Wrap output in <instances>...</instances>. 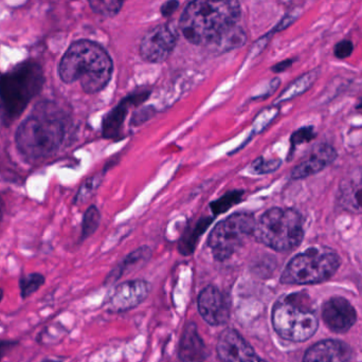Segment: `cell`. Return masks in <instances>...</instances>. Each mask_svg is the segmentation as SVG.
<instances>
[{
  "mask_svg": "<svg viewBox=\"0 0 362 362\" xmlns=\"http://www.w3.org/2000/svg\"><path fill=\"white\" fill-rule=\"evenodd\" d=\"M240 16L238 0H193L183 11L181 31L198 46L221 44L236 29Z\"/></svg>",
  "mask_w": 362,
  "mask_h": 362,
  "instance_id": "cell-1",
  "label": "cell"
},
{
  "mask_svg": "<svg viewBox=\"0 0 362 362\" xmlns=\"http://www.w3.org/2000/svg\"><path fill=\"white\" fill-rule=\"evenodd\" d=\"M67 118L57 104L42 101L23 121L15 135L19 152L31 160L57 153L65 139Z\"/></svg>",
  "mask_w": 362,
  "mask_h": 362,
  "instance_id": "cell-2",
  "label": "cell"
},
{
  "mask_svg": "<svg viewBox=\"0 0 362 362\" xmlns=\"http://www.w3.org/2000/svg\"><path fill=\"white\" fill-rule=\"evenodd\" d=\"M114 64L100 45L78 40L69 47L59 66L61 80L67 84L80 82L89 95L103 90L112 78Z\"/></svg>",
  "mask_w": 362,
  "mask_h": 362,
  "instance_id": "cell-3",
  "label": "cell"
},
{
  "mask_svg": "<svg viewBox=\"0 0 362 362\" xmlns=\"http://www.w3.org/2000/svg\"><path fill=\"white\" fill-rule=\"evenodd\" d=\"M44 84L40 65L23 63L0 76V106L4 121L12 122L23 114Z\"/></svg>",
  "mask_w": 362,
  "mask_h": 362,
  "instance_id": "cell-4",
  "label": "cell"
},
{
  "mask_svg": "<svg viewBox=\"0 0 362 362\" xmlns=\"http://www.w3.org/2000/svg\"><path fill=\"white\" fill-rule=\"evenodd\" d=\"M272 327L283 339L304 342L315 335L319 321L308 296L293 293L276 301L272 308Z\"/></svg>",
  "mask_w": 362,
  "mask_h": 362,
  "instance_id": "cell-5",
  "label": "cell"
},
{
  "mask_svg": "<svg viewBox=\"0 0 362 362\" xmlns=\"http://www.w3.org/2000/svg\"><path fill=\"white\" fill-rule=\"evenodd\" d=\"M304 223L301 214L293 209L272 208L257 221L252 238L279 252L293 250L301 244Z\"/></svg>",
  "mask_w": 362,
  "mask_h": 362,
  "instance_id": "cell-6",
  "label": "cell"
},
{
  "mask_svg": "<svg viewBox=\"0 0 362 362\" xmlns=\"http://www.w3.org/2000/svg\"><path fill=\"white\" fill-rule=\"evenodd\" d=\"M340 257L333 249L313 247L296 255L283 272V284L308 285L325 282L335 274Z\"/></svg>",
  "mask_w": 362,
  "mask_h": 362,
  "instance_id": "cell-7",
  "label": "cell"
},
{
  "mask_svg": "<svg viewBox=\"0 0 362 362\" xmlns=\"http://www.w3.org/2000/svg\"><path fill=\"white\" fill-rule=\"evenodd\" d=\"M255 221V216L246 212L235 213L219 221L208 238L214 259L219 262L230 259L252 236Z\"/></svg>",
  "mask_w": 362,
  "mask_h": 362,
  "instance_id": "cell-8",
  "label": "cell"
},
{
  "mask_svg": "<svg viewBox=\"0 0 362 362\" xmlns=\"http://www.w3.org/2000/svg\"><path fill=\"white\" fill-rule=\"evenodd\" d=\"M177 35L169 25H157L148 31L140 44V54L150 63L165 62L175 49Z\"/></svg>",
  "mask_w": 362,
  "mask_h": 362,
  "instance_id": "cell-9",
  "label": "cell"
},
{
  "mask_svg": "<svg viewBox=\"0 0 362 362\" xmlns=\"http://www.w3.org/2000/svg\"><path fill=\"white\" fill-rule=\"evenodd\" d=\"M216 350L223 362H268L257 356L252 346L233 329H226L219 335Z\"/></svg>",
  "mask_w": 362,
  "mask_h": 362,
  "instance_id": "cell-10",
  "label": "cell"
},
{
  "mask_svg": "<svg viewBox=\"0 0 362 362\" xmlns=\"http://www.w3.org/2000/svg\"><path fill=\"white\" fill-rule=\"evenodd\" d=\"M151 284L144 280L127 281L118 285L108 300V310L125 313L142 303L150 295Z\"/></svg>",
  "mask_w": 362,
  "mask_h": 362,
  "instance_id": "cell-11",
  "label": "cell"
},
{
  "mask_svg": "<svg viewBox=\"0 0 362 362\" xmlns=\"http://www.w3.org/2000/svg\"><path fill=\"white\" fill-rule=\"evenodd\" d=\"M197 308L202 318L212 327H219L229 320V305L225 296L216 287L206 286L200 291Z\"/></svg>",
  "mask_w": 362,
  "mask_h": 362,
  "instance_id": "cell-12",
  "label": "cell"
},
{
  "mask_svg": "<svg viewBox=\"0 0 362 362\" xmlns=\"http://www.w3.org/2000/svg\"><path fill=\"white\" fill-rule=\"evenodd\" d=\"M322 319L325 325L332 331L346 333L356 322L357 314L348 300L334 297L323 305Z\"/></svg>",
  "mask_w": 362,
  "mask_h": 362,
  "instance_id": "cell-13",
  "label": "cell"
},
{
  "mask_svg": "<svg viewBox=\"0 0 362 362\" xmlns=\"http://www.w3.org/2000/svg\"><path fill=\"white\" fill-rule=\"evenodd\" d=\"M352 351L338 340H325L306 351L303 362H351Z\"/></svg>",
  "mask_w": 362,
  "mask_h": 362,
  "instance_id": "cell-14",
  "label": "cell"
},
{
  "mask_svg": "<svg viewBox=\"0 0 362 362\" xmlns=\"http://www.w3.org/2000/svg\"><path fill=\"white\" fill-rule=\"evenodd\" d=\"M336 157H337V153L332 146L327 144L317 146L310 153V156L293 170L291 178L302 180V178L310 177L331 165Z\"/></svg>",
  "mask_w": 362,
  "mask_h": 362,
  "instance_id": "cell-15",
  "label": "cell"
},
{
  "mask_svg": "<svg viewBox=\"0 0 362 362\" xmlns=\"http://www.w3.org/2000/svg\"><path fill=\"white\" fill-rule=\"evenodd\" d=\"M180 358L182 362H204L206 358V348L195 323H187L183 329L180 339Z\"/></svg>",
  "mask_w": 362,
  "mask_h": 362,
  "instance_id": "cell-16",
  "label": "cell"
},
{
  "mask_svg": "<svg viewBox=\"0 0 362 362\" xmlns=\"http://www.w3.org/2000/svg\"><path fill=\"white\" fill-rule=\"evenodd\" d=\"M338 198L344 210L362 213V170L355 171L342 180Z\"/></svg>",
  "mask_w": 362,
  "mask_h": 362,
  "instance_id": "cell-17",
  "label": "cell"
},
{
  "mask_svg": "<svg viewBox=\"0 0 362 362\" xmlns=\"http://www.w3.org/2000/svg\"><path fill=\"white\" fill-rule=\"evenodd\" d=\"M146 95H136V97L127 98L121 101L118 106L112 112H108L103 121V136L107 139H115L120 135L123 123L127 119V112L133 103H140L146 99Z\"/></svg>",
  "mask_w": 362,
  "mask_h": 362,
  "instance_id": "cell-18",
  "label": "cell"
},
{
  "mask_svg": "<svg viewBox=\"0 0 362 362\" xmlns=\"http://www.w3.org/2000/svg\"><path fill=\"white\" fill-rule=\"evenodd\" d=\"M152 257V250L150 247L144 246L140 248L136 249L133 252L129 253L122 263L110 272V276H108V281L110 282H115V281L120 279L121 276H124L125 272H129V270L135 269V268L139 267V266L144 265L148 259Z\"/></svg>",
  "mask_w": 362,
  "mask_h": 362,
  "instance_id": "cell-19",
  "label": "cell"
},
{
  "mask_svg": "<svg viewBox=\"0 0 362 362\" xmlns=\"http://www.w3.org/2000/svg\"><path fill=\"white\" fill-rule=\"evenodd\" d=\"M317 78H318V70H314V71H310L308 72V74H304L301 78L295 81V82H293V84L286 89V90L283 91L282 95H281L280 98L276 100V104L288 101V100L293 99V98L305 93V91L308 90V89H310V87L314 84Z\"/></svg>",
  "mask_w": 362,
  "mask_h": 362,
  "instance_id": "cell-20",
  "label": "cell"
},
{
  "mask_svg": "<svg viewBox=\"0 0 362 362\" xmlns=\"http://www.w3.org/2000/svg\"><path fill=\"white\" fill-rule=\"evenodd\" d=\"M212 223V218H204L196 223L195 227L191 228L180 240V251L183 255H191L195 249L197 240L206 231V228Z\"/></svg>",
  "mask_w": 362,
  "mask_h": 362,
  "instance_id": "cell-21",
  "label": "cell"
},
{
  "mask_svg": "<svg viewBox=\"0 0 362 362\" xmlns=\"http://www.w3.org/2000/svg\"><path fill=\"white\" fill-rule=\"evenodd\" d=\"M243 195H244L243 191H232L221 196L219 199L215 200L210 204L213 214L218 215L227 212L232 206L238 204L242 200Z\"/></svg>",
  "mask_w": 362,
  "mask_h": 362,
  "instance_id": "cell-22",
  "label": "cell"
},
{
  "mask_svg": "<svg viewBox=\"0 0 362 362\" xmlns=\"http://www.w3.org/2000/svg\"><path fill=\"white\" fill-rule=\"evenodd\" d=\"M100 221H101V214L97 206H91L90 208L87 209L83 218L82 240L89 238L97 231Z\"/></svg>",
  "mask_w": 362,
  "mask_h": 362,
  "instance_id": "cell-23",
  "label": "cell"
},
{
  "mask_svg": "<svg viewBox=\"0 0 362 362\" xmlns=\"http://www.w3.org/2000/svg\"><path fill=\"white\" fill-rule=\"evenodd\" d=\"M91 8L102 16H115L122 8L124 0H88Z\"/></svg>",
  "mask_w": 362,
  "mask_h": 362,
  "instance_id": "cell-24",
  "label": "cell"
},
{
  "mask_svg": "<svg viewBox=\"0 0 362 362\" xmlns=\"http://www.w3.org/2000/svg\"><path fill=\"white\" fill-rule=\"evenodd\" d=\"M44 276L40 274H30L23 276L21 282H19L21 297L25 299V298L33 295L34 293H36L44 285Z\"/></svg>",
  "mask_w": 362,
  "mask_h": 362,
  "instance_id": "cell-25",
  "label": "cell"
},
{
  "mask_svg": "<svg viewBox=\"0 0 362 362\" xmlns=\"http://www.w3.org/2000/svg\"><path fill=\"white\" fill-rule=\"evenodd\" d=\"M101 181V175L93 176V177L89 178V180L85 181V182L83 183L82 187H81L78 195L76 196V204H81V202L88 199V198L90 197L93 193H95V189L99 187Z\"/></svg>",
  "mask_w": 362,
  "mask_h": 362,
  "instance_id": "cell-26",
  "label": "cell"
},
{
  "mask_svg": "<svg viewBox=\"0 0 362 362\" xmlns=\"http://www.w3.org/2000/svg\"><path fill=\"white\" fill-rule=\"evenodd\" d=\"M280 165V160H265L261 157L252 163L250 170L255 174H267L276 171Z\"/></svg>",
  "mask_w": 362,
  "mask_h": 362,
  "instance_id": "cell-27",
  "label": "cell"
},
{
  "mask_svg": "<svg viewBox=\"0 0 362 362\" xmlns=\"http://www.w3.org/2000/svg\"><path fill=\"white\" fill-rule=\"evenodd\" d=\"M353 51H354L353 42L351 40H344L336 45L335 49H334V54L337 59H344L350 57Z\"/></svg>",
  "mask_w": 362,
  "mask_h": 362,
  "instance_id": "cell-28",
  "label": "cell"
},
{
  "mask_svg": "<svg viewBox=\"0 0 362 362\" xmlns=\"http://www.w3.org/2000/svg\"><path fill=\"white\" fill-rule=\"evenodd\" d=\"M314 137V129L312 127H305V129H299L297 133L293 134L291 137V142L293 146H299V144H304V142L310 141Z\"/></svg>",
  "mask_w": 362,
  "mask_h": 362,
  "instance_id": "cell-29",
  "label": "cell"
},
{
  "mask_svg": "<svg viewBox=\"0 0 362 362\" xmlns=\"http://www.w3.org/2000/svg\"><path fill=\"white\" fill-rule=\"evenodd\" d=\"M16 346V342L6 341V340H0V362H1L4 357L6 356V353Z\"/></svg>",
  "mask_w": 362,
  "mask_h": 362,
  "instance_id": "cell-30",
  "label": "cell"
},
{
  "mask_svg": "<svg viewBox=\"0 0 362 362\" xmlns=\"http://www.w3.org/2000/svg\"><path fill=\"white\" fill-rule=\"evenodd\" d=\"M293 63V59H287V61L282 62V63L278 64V65L274 66V71L281 72L286 70L287 68L291 67V64Z\"/></svg>",
  "mask_w": 362,
  "mask_h": 362,
  "instance_id": "cell-31",
  "label": "cell"
},
{
  "mask_svg": "<svg viewBox=\"0 0 362 362\" xmlns=\"http://www.w3.org/2000/svg\"><path fill=\"white\" fill-rule=\"evenodd\" d=\"M178 4L177 1H175V0H172L171 1V6H169V4H165V6H163V13L165 15L171 14L173 11H175V8H172V6H174V4Z\"/></svg>",
  "mask_w": 362,
  "mask_h": 362,
  "instance_id": "cell-32",
  "label": "cell"
},
{
  "mask_svg": "<svg viewBox=\"0 0 362 362\" xmlns=\"http://www.w3.org/2000/svg\"><path fill=\"white\" fill-rule=\"evenodd\" d=\"M2 211H4V202H2L1 198H0V221L2 218Z\"/></svg>",
  "mask_w": 362,
  "mask_h": 362,
  "instance_id": "cell-33",
  "label": "cell"
},
{
  "mask_svg": "<svg viewBox=\"0 0 362 362\" xmlns=\"http://www.w3.org/2000/svg\"><path fill=\"white\" fill-rule=\"evenodd\" d=\"M2 298H4V291L0 288V302H1Z\"/></svg>",
  "mask_w": 362,
  "mask_h": 362,
  "instance_id": "cell-34",
  "label": "cell"
},
{
  "mask_svg": "<svg viewBox=\"0 0 362 362\" xmlns=\"http://www.w3.org/2000/svg\"><path fill=\"white\" fill-rule=\"evenodd\" d=\"M0 112H1V106H0Z\"/></svg>",
  "mask_w": 362,
  "mask_h": 362,
  "instance_id": "cell-35",
  "label": "cell"
},
{
  "mask_svg": "<svg viewBox=\"0 0 362 362\" xmlns=\"http://www.w3.org/2000/svg\"><path fill=\"white\" fill-rule=\"evenodd\" d=\"M362 106V105H361Z\"/></svg>",
  "mask_w": 362,
  "mask_h": 362,
  "instance_id": "cell-36",
  "label": "cell"
}]
</instances>
